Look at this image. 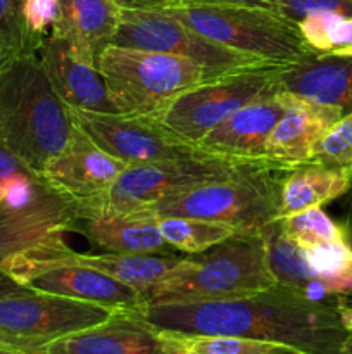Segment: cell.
<instances>
[{
    "mask_svg": "<svg viewBox=\"0 0 352 354\" xmlns=\"http://www.w3.org/2000/svg\"><path fill=\"white\" fill-rule=\"evenodd\" d=\"M131 311L173 334L237 335L282 344L293 354H344L352 335L345 299L314 301L280 283L231 299L144 304Z\"/></svg>",
    "mask_w": 352,
    "mask_h": 354,
    "instance_id": "cell-1",
    "label": "cell"
},
{
    "mask_svg": "<svg viewBox=\"0 0 352 354\" xmlns=\"http://www.w3.org/2000/svg\"><path fill=\"white\" fill-rule=\"evenodd\" d=\"M75 128L38 55L10 57L0 69V144L40 178Z\"/></svg>",
    "mask_w": 352,
    "mask_h": 354,
    "instance_id": "cell-2",
    "label": "cell"
},
{
    "mask_svg": "<svg viewBox=\"0 0 352 354\" xmlns=\"http://www.w3.org/2000/svg\"><path fill=\"white\" fill-rule=\"evenodd\" d=\"M290 168L271 161H251L233 175L200 183L169 196L152 206L159 216H186L217 221L237 228L238 234H261L278 220L280 187Z\"/></svg>",
    "mask_w": 352,
    "mask_h": 354,
    "instance_id": "cell-3",
    "label": "cell"
},
{
    "mask_svg": "<svg viewBox=\"0 0 352 354\" xmlns=\"http://www.w3.org/2000/svg\"><path fill=\"white\" fill-rule=\"evenodd\" d=\"M261 234H237L144 296V304L200 303L247 296L275 286ZM141 304V306H144Z\"/></svg>",
    "mask_w": 352,
    "mask_h": 354,
    "instance_id": "cell-4",
    "label": "cell"
},
{
    "mask_svg": "<svg viewBox=\"0 0 352 354\" xmlns=\"http://www.w3.org/2000/svg\"><path fill=\"white\" fill-rule=\"evenodd\" d=\"M176 17L211 41L268 64L283 68L316 54L304 40L299 24L275 10L235 3H199L164 7Z\"/></svg>",
    "mask_w": 352,
    "mask_h": 354,
    "instance_id": "cell-5",
    "label": "cell"
},
{
    "mask_svg": "<svg viewBox=\"0 0 352 354\" xmlns=\"http://www.w3.org/2000/svg\"><path fill=\"white\" fill-rule=\"evenodd\" d=\"M117 113L152 116L173 97L211 80L197 62L164 52L109 45L97 61Z\"/></svg>",
    "mask_w": 352,
    "mask_h": 354,
    "instance_id": "cell-6",
    "label": "cell"
},
{
    "mask_svg": "<svg viewBox=\"0 0 352 354\" xmlns=\"http://www.w3.org/2000/svg\"><path fill=\"white\" fill-rule=\"evenodd\" d=\"M276 66L242 69L206 80L173 97L150 118L182 140L197 145L240 107L280 90Z\"/></svg>",
    "mask_w": 352,
    "mask_h": 354,
    "instance_id": "cell-7",
    "label": "cell"
},
{
    "mask_svg": "<svg viewBox=\"0 0 352 354\" xmlns=\"http://www.w3.org/2000/svg\"><path fill=\"white\" fill-rule=\"evenodd\" d=\"M114 313L109 308L37 290L0 297V348L41 354L52 342L102 324Z\"/></svg>",
    "mask_w": 352,
    "mask_h": 354,
    "instance_id": "cell-8",
    "label": "cell"
},
{
    "mask_svg": "<svg viewBox=\"0 0 352 354\" xmlns=\"http://www.w3.org/2000/svg\"><path fill=\"white\" fill-rule=\"evenodd\" d=\"M110 45L186 57L202 66L211 80L242 69L271 66L257 57L214 44L164 10L124 3H121V21Z\"/></svg>",
    "mask_w": 352,
    "mask_h": 354,
    "instance_id": "cell-9",
    "label": "cell"
},
{
    "mask_svg": "<svg viewBox=\"0 0 352 354\" xmlns=\"http://www.w3.org/2000/svg\"><path fill=\"white\" fill-rule=\"evenodd\" d=\"M251 161L199 156V158L169 159V161L128 165L116 182L100 196L79 201L90 206L113 211H135L152 207L159 201L188 190L200 183L216 182L233 175L242 165Z\"/></svg>",
    "mask_w": 352,
    "mask_h": 354,
    "instance_id": "cell-10",
    "label": "cell"
},
{
    "mask_svg": "<svg viewBox=\"0 0 352 354\" xmlns=\"http://www.w3.org/2000/svg\"><path fill=\"white\" fill-rule=\"evenodd\" d=\"M71 118L99 147L126 165L207 156L145 116L69 109Z\"/></svg>",
    "mask_w": 352,
    "mask_h": 354,
    "instance_id": "cell-11",
    "label": "cell"
},
{
    "mask_svg": "<svg viewBox=\"0 0 352 354\" xmlns=\"http://www.w3.org/2000/svg\"><path fill=\"white\" fill-rule=\"evenodd\" d=\"M41 354H186L179 334L161 330L131 310L61 337Z\"/></svg>",
    "mask_w": 352,
    "mask_h": 354,
    "instance_id": "cell-12",
    "label": "cell"
},
{
    "mask_svg": "<svg viewBox=\"0 0 352 354\" xmlns=\"http://www.w3.org/2000/svg\"><path fill=\"white\" fill-rule=\"evenodd\" d=\"M78 214V201L50 187H45L23 207L0 204V263L28 249L64 245V235L72 232Z\"/></svg>",
    "mask_w": 352,
    "mask_h": 354,
    "instance_id": "cell-13",
    "label": "cell"
},
{
    "mask_svg": "<svg viewBox=\"0 0 352 354\" xmlns=\"http://www.w3.org/2000/svg\"><path fill=\"white\" fill-rule=\"evenodd\" d=\"M126 166L124 161L107 154L76 124L68 144L48 159L40 178L62 196L88 201L106 192Z\"/></svg>",
    "mask_w": 352,
    "mask_h": 354,
    "instance_id": "cell-14",
    "label": "cell"
},
{
    "mask_svg": "<svg viewBox=\"0 0 352 354\" xmlns=\"http://www.w3.org/2000/svg\"><path fill=\"white\" fill-rule=\"evenodd\" d=\"M72 232H78L107 252L171 254L173 249L161 235L159 214L152 207L113 211L79 203V214Z\"/></svg>",
    "mask_w": 352,
    "mask_h": 354,
    "instance_id": "cell-15",
    "label": "cell"
},
{
    "mask_svg": "<svg viewBox=\"0 0 352 354\" xmlns=\"http://www.w3.org/2000/svg\"><path fill=\"white\" fill-rule=\"evenodd\" d=\"M286 100L275 90L231 114L197 144L204 152L240 161H268L266 142L273 128L285 114Z\"/></svg>",
    "mask_w": 352,
    "mask_h": 354,
    "instance_id": "cell-16",
    "label": "cell"
},
{
    "mask_svg": "<svg viewBox=\"0 0 352 354\" xmlns=\"http://www.w3.org/2000/svg\"><path fill=\"white\" fill-rule=\"evenodd\" d=\"M38 59L52 88L69 109L117 113L99 68L83 59L64 40L50 33L38 52Z\"/></svg>",
    "mask_w": 352,
    "mask_h": 354,
    "instance_id": "cell-17",
    "label": "cell"
},
{
    "mask_svg": "<svg viewBox=\"0 0 352 354\" xmlns=\"http://www.w3.org/2000/svg\"><path fill=\"white\" fill-rule=\"evenodd\" d=\"M283 92V90H282ZM285 93L286 109L266 142V159L283 168L309 162L313 149L344 116L340 109Z\"/></svg>",
    "mask_w": 352,
    "mask_h": 354,
    "instance_id": "cell-18",
    "label": "cell"
},
{
    "mask_svg": "<svg viewBox=\"0 0 352 354\" xmlns=\"http://www.w3.org/2000/svg\"><path fill=\"white\" fill-rule=\"evenodd\" d=\"M26 287L37 292L55 294L114 311L137 310L144 304V297L133 287L100 270L66 261L54 263L38 275L31 277Z\"/></svg>",
    "mask_w": 352,
    "mask_h": 354,
    "instance_id": "cell-19",
    "label": "cell"
},
{
    "mask_svg": "<svg viewBox=\"0 0 352 354\" xmlns=\"http://www.w3.org/2000/svg\"><path fill=\"white\" fill-rule=\"evenodd\" d=\"M280 90L292 95L352 111V55L313 54L295 64L276 69Z\"/></svg>",
    "mask_w": 352,
    "mask_h": 354,
    "instance_id": "cell-20",
    "label": "cell"
},
{
    "mask_svg": "<svg viewBox=\"0 0 352 354\" xmlns=\"http://www.w3.org/2000/svg\"><path fill=\"white\" fill-rule=\"evenodd\" d=\"M119 21V0H59L52 35L97 66L99 55L113 44Z\"/></svg>",
    "mask_w": 352,
    "mask_h": 354,
    "instance_id": "cell-21",
    "label": "cell"
},
{
    "mask_svg": "<svg viewBox=\"0 0 352 354\" xmlns=\"http://www.w3.org/2000/svg\"><path fill=\"white\" fill-rule=\"evenodd\" d=\"M352 185V168L304 162L286 169L280 187V218L321 207L344 196Z\"/></svg>",
    "mask_w": 352,
    "mask_h": 354,
    "instance_id": "cell-22",
    "label": "cell"
},
{
    "mask_svg": "<svg viewBox=\"0 0 352 354\" xmlns=\"http://www.w3.org/2000/svg\"><path fill=\"white\" fill-rule=\"evenodd\" d=\"M159 230L176 251L200 254L237 235V228L217 221L186 216H159Z\"/></svg>",
    "mask_w": 352,
    "mask_h": 354,
    "instance_id": "cell-23",
    "label": "cell"
},
{
    "mask_svg": "<svg viewBox=\"0 0 352 354\" xmlns=\"http://www.w3.org/2000/svg\"><path fill=\"white\" fill-rule=\"evenodd\" d=\"M278 221L283 234L302 249L328 242H349L347 228L331 220L321 207L293 213Z\"/></svg>",
    "mask_w": 352,
    "mask_h": 354,
    "instance_id": "cell-24",
    "label": "cell"
},
{
    "mask_svg": "<svg viewBox=\"0 0 352 354\" xmlns=\"http://www.w3.org/2000/svg\"><path fill=\"white\" fill-rule=\"evenodd\" d=\"M179 335L186 354H293L282 344L237 335Z\"/></svg>",
    "mask_w": 352,
    "mask_h": 354,
    "instance_id": "cell-25",
    "label": "cell"
},
{
    "mask_svg": "<svg viewBox=\"0 0 352 354\" xmlns=\"http://www.w3.org/2000/svg\"><path fill=\"white\" fill-rule=\"evenodd\" d=\"M24 0H0V52L10 55H38L43 44L28 31Z\"/></svg>",
    "mask_w": 352,
    "mask_h": 354,
    "instance_id": "cell-26",
    "label": "cell"
},
{
    "mask_svg": "<svg viewBox=\"0 0 352 354\" xmlns=\"http://www.w3.org/2000/svg\"><path fill=\"white\" fill-rule=\"evenodd\" d=\"M309 162L352 168V111L344 114L314 145Z\"/></svg>",
    "mask_w": 352,
    "mask_h": 354,
    "instance_id": "cell-27",
    "label": "cell"
},
{
    "mask_svg": "<svg viewBox=\"0 0 352 354\" xmlns=\"http://www.w3.org/2000/svg\"><path fill=\"white\" fill-rule=\"evenodd\" d=\"M311 268L324 279H337L352 270V248L349 242H328L304 249Z\"/></svg>",
    "mask_w": 352,
    "mask_h": 354,
    "instance_id": "cell-28",
    "label": "cell"
},
{
    "mask_svg": "<svg viewBox=\"0 0 352 354\" xmlns=\"http://www.w3.org/2000/svg\"><path fill=\"white\" fill-rule=\"evenodd\" d=\"M276 12L293 23L314 12H335L352 17V0H278Z\"/></svg>",
    "mask_w": 352,
    "mask_h": 354,
    "instance_id": "cell-29",
    "label": "cell"
},
{
    "mask_svg": "<svg viewBox=\"0 0 352 354\" xmlns=\"http://www.w3.org/2000/svg\"><path fill=\"white\" fill-rule=\"evenodd\" d=\"M23 14L31 37L45 44L47 30L59 16V0H24Z\"/></svg>",
    "mask_w": 352,
    "mask_h": 354,
    "instance_id": "cell-30",
    "label": "cell"
},
{
    "mask_svg": "<svg viewBox=\"0 0 352 354\" xmlns=\"http://www.w3.org/2000/svg\"><path fill=\"white\" fill-rule=\"evenodd\" d=\"M124 6L148 7V9H164L176 6H199V3H235V6H252L275 10L278 0H119Z\"/></svg>",
    "mask_w": 352,
    "mask_h": 354,
    "instance_id": "cell-31",
    "label": "cell"
},
{
    "mask_svg": "<svg viewBox=\"0 0 352 354\" xmlns=\"http://www.w3.org/2000/svg\"><path fill=\"white\" fill-rule=\"evenodd\" d=\"M10 175H35L33 171L26 168L16 156L10 154L2 144H0V180L7 178Z\"/></svg>",
    "mask_w": 352,
    "mask_h": 354,
    "instance_id": "cell-32",
    "label": "cell"
},
{
    "mask_svg": "<svg viewBox=\"0 0 352 354\" xmlns=\"http://www.w3.org/2000/svg\"><path fill=\"white\" fill-rule=\"evenodd\" d=\"M31 290L30 287L21 286L19 282L9 277L7 273L0 272V297H7V296H14V294H23Z\"/></svg>",
    "mask_w": 352,
    "mask_h": 354,
    "instance_id": "cell-33",
    "label": "cell"
},
{
    "mask_svg": "<svg viewBox=\"0 0 352 354\" xmlns=\"http://www.w3.org/2000/svg\"><path fill=\"white\" fill-rule=\"evenodd\" d=\"M10 57H14V55L7 54V52H0V69H2L7 62H9Z\"/></svg>",
    "mask_w": 352,
    "mask_h": 354,
    "instance_id": "cell-34",
    "label": "cell"
},
{
    "mask_svg": "<svg viewBox=\"0 0 352 354\" xmlns=\"http://www.w3.org/2000/svg\"><path fill=\"white\" fill-rule=\"evenodd\" d=\"M344 354H352V335H351V339H349L347 346H345V351H344Z\"/></svg>",
    "mask_w": 352,
    "mask_h": 354,
    "instance_id": "cell-35",
    "label": "cell"
},
{
    "mask_svg": "<svg viewBox=\"0 0 352 354\" xmlns=\"http://www.w3.org/2000/svg\"><path fill=\"white\" fill-rule=\"evenodd\" d=\"M0 354H19V353H14V351H7V349L0 348Z\"/></svg>",
    "mask_w": 352,
    "mask_h": 354,
    "instance_id": "cell-36",
    "label": "cell"
},
{
    "mask_svg": "<svg viewBox=\"0 0 352 354\" xmlns=\"http://www.w3.org/2000/svg\"><path fill=\"white\" fill-rule=\"evenodd\" d=\"M351 318H352V306H351Z\"/></svg>",
    "mask_w": 352,
    "mask_h": 354,
    "instance_id": "cell-37",
    "label": "cell"
}]
</instances>
